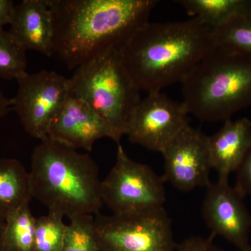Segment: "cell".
I'll list each match as a JSON object with an SVG mask.
<instances>
[{
  "instance_id": "cell-3",
  "label": "cell",
  "mask_w": 251,
  "mask_h": 251,
  "mask_svg": "<svg viewBox=\"0 0 251 251\" xmlns=\"http://www.w3.org/2000/svg\"><path fill=\"white\" fill-rule=\"evenodd\" d=\"M41 141L31 154L33 198L69 219L99 214L103 203L94 160L49 138Z\"/></svg>"
},
{
  "instance_id": "cell-8",
  "label": "cell",
  "mask_w": 251,
  "mask_h": 251,
  "mask_svg": "<svg viewBox=\"0 0 251 251\" xmlns=\"http://www.w3.org/2000/svg\"><path fill=\"white\" fill-rule=\"evenodd\" d=\"M18 90L11 99L25 130L33 138H48L51 122L72 88L70 79L42 70L18 79Z\"/></svg>"
},
{
  "instance_id": "cell-21",
  "label": "cell",
  "mask_w": 251,
  "mask_h": 251,
  "mask_svg": "<svg viewBox=\"0 0 251 251\" xmlns=\"http://www.w3.org/2000/svg\"><path fill=\"white\" fill-rule=\"evenodd\" d=\"M69 220L61 251H103L94 230L93 216H75Z\"/></svg>"
},
{
  "instance_id": "cell-2",
  "label": "cell",
  "mask_w": 251,
  "mask_h": 251,
  "mask_svg": "<svg viewBox=\"0 0 251 251\" xmlns=\"http://www.w3.org/2000/svg\"><path fill=\"white\" fill-rule=\"evenodd\" d=\"M214 46L212 29L191 18L147 23L133 34L120 54L135 85L150 93L181 83Z\"/></svg>"
},
{
  "instance_id": "cell-20",
  "label": "cell",
  "mask_w": 251,
  "mask_h": 251,
  "mask_svg": "<svg viewBox=\"0 0 251 251\" xmlns=\"http://www.w3.org/2000/svg\"><path fill=\"white\" fill-rule=\"evenodd\" d=\"M67 225L64 216L49 211L36 219L35 251H61L67 234Z\"/></svg>"
},
{
  "instance_id": "cell-26",
  "label": "cell",
  "mask_w": 251,
  "mask_h": 251,
  "mask_svg": "<svg viewBox=\"0 0 251 251\" xmlns=\"http://www.w3.org/2000/svg\"><path fill=\"white\" fill-rule=\"evenodd\" d=\"M5 219L0 214V249H1V244H2L3 233L5 227Z\"/></svg>"
},
{
  "instance_id": "cell-17",
  "label": "cell",
  "mask_w": 251,
  "mask_h": 251,
  "mask_svg": "<svg viewBox=\"0 0 251 251\" xmlns=\"http://www.w3.org/2000/svg\"><path fill=\"white\" fill-rule=\"evenodd\" d=\"M35 224L29 204L9 214L5 220L1 250L35 251Z\"/></svg>"
},
{
  "instance_id": "cell-13",
  "label": "cell",
  "mask_w": 251,
  "mask_h": 251,
  "mask_svg": "<svg viewBox=\"0 0 251 251\" xmlns=\"http://www.w3.org/2000/svg\"><path fill=\"white\" fill-rule=\"evenodd\" d=\"M9 32L26 50L53 55L54 23L49 0H24L16 5Z\"/></svg>"
},
{
  "instance_id": "cell-23",
  "label": "cell",
  "mask_w": 251,
  "mask_h": 251,
  "mask_svg": "<svg viewBox=\"0 0 251 251\" xmlns=\"http://www.w3.org/2000/svg\"><path fill=\"white\" fill-rule=\"evenodd\" d=\"M236 173L234 187L244 198L251 196V147Z\"/></svg>"
},
{
  "instance_id": "cell-14",
  "label": "cell",
  "mask_w": 251,
  "mask_h": 251,
  "mask_svg": "<svg viewBox=\"0 0 251 251\" xmlns=\"http://www.w3.org/2000/svg\"><path fill=\"white\" fill-rule=\"evenodd\" d=\"M211 169L219 179L229 180L251 147V121L247 117L228 120L216 133L207 136Z\"/></svg>"
},
{
  "instance_id": "cell-15",
  "label": "cell",
  "mask_w": 251,
  "mask_h": 251,
  "mask_svg": "<svg viewBox=\"0 0 251 251\" xmlns=\"http://www.w3.org/2000/svg\"><path fill=\"white\" fill-rule=\"evenodd\" d=\"M32 198L29 172L17 159H0V214L6 219Z\"/></svg>"
},
{
  "instance_id": "cell-5",
  "label": "cell",
  "mask_w": 251,
  "mask_h": 251,
  "mask_svg": "<svg viewBox=\"0 0 251 251\" xmlns=\"http://www.w3.org/2000/svg\"><path fill=\"white\" fill-rule=\"evenodd\" d=\"M70 80L72 90L106 122L120 144L130 112L141 100L120 50L107 51L85 63L75 69Z\"/></svg>"
},
{
  "instance_id": "cell-10",
  "label": "cell",
  "mask_w": 251,
  "mask_h": 251,
  "mask_svg": "<svg viewBox=\"0 0 251 251\" xmlns=\"http://www.w3.org/2000/svg\"><path fill=\"white\" fill-rule=\"evenodd\" d=\"M164 182L181 191L211 184V169L207 136L188 125L163 150Z\"/></svg>"
},
{
  "instance_id": "cell-4",
  "label": "cell",
  "mask_w": 251,
  "mask_h": 251,
  "mask_svg": "<svg viewBox=\"0 0 251 251\" xmlns=\"http://www.w3.org/2000/svg\"><path fill=\"white\" fill-rule=\"evenodd\" d=\"M184 106L203 122H226L251 105V55L215 45L182 82Z\"/></svg>"
},
{
  "instance_id": "cell-19",
  "label": "cell",
  "mask_w": 251,
  "mask_h": 251,
  "mask_svg": "<svg viewBox=\"0 0 251 251\" xmlns=\"http://www.w3.org/2000/svg\"><path fill=\"white\" fill-rule=\"evenodd\" d=\"M26 51L9 31H0V78L17 80L27 74Z\"/></svg>"
},
{
  "instance_id": "cell-6",
  "label": "cell",
  "mask_w": 251,
  "mask_h": 251,
  "mask_svg": "<svg viewBox=\"0 0 251 251\" xmlns=\"http://www.w3.org/2000/svg\"><path fill=\"white\" fill-rule=\"evenodd\" d=\"M164 183L151 167L133 161L118 144L115 165L100 184L102 201L117 215L155 210L166 202Z\"/></svg>"
},
{
  "instance_id": "cell-22",
  "label": "cell",
  "mask_w": 251,
  "mask_h": 251,
  "mask_svg": "<svg viewBox=\"0 0 251 251\" xmlns=\"http://www.w3.org/2000/svg\"><path fill=\"white\" fill-rule=\"evenodd\" d=\"M216 236L211 234L208 237H190L177 244L175 251H226L214 242Z\"/></svg>"
},
{
  "instance_id": "cell-9",
  "label": "cell",
  "mask_w": 251,
  "mask_h": 251,
  "mask_svg": "<svg viewBox=\"0 0 251 251\" xmlns=\"http://www.w3.org/2000/svg\"><path fill=\"white\" fill-rule=\"evenodd\" d=\"M186 107L161 92L148 93L130 112L125 135L132 143L163 152L188 125Z\"/></svg>"
},
{
  "instance_id": "cell-24",
  "label": "cell",
  "mask_w": 251,
  "mask_h": 251,
  "mask_svg": "<svg viewBox=\"0 0 251 251\" xmlns=\"http://www.w3.org/2000/svg\"><path fill=\"white\" fill-rule=\"evenodd\" d=\"M15 5L12 0H0V31L6 25L11 24L14 17Z\"/></svg>"
},
{
  "instance_id": "cell-11",
  "label": "cell",
  "mask_w": 251,
  "mask_h": 251,
  "mask_svg": "<svg viewBox=\"0 0 251 251\" xmlns=\"http://www.w3.org/2000/svg\"><path fill=\"white\" fill-rule=\"evenodd\" d=\"M244 198L229 180H218L206 187L203 218L211 234L221 236L240 251H251V214Z\"/></svg>"
},
{
  "instance_id": "cell-1",
  "label": "cell",
  "mask_w": 251,
  "mask_h": 251,
  "mask_svg": "<svg viewBox=\"0 0 251 251\" xmlns=\"http://www.w3.org/2000/svg\"><path fill=\"white\" fill-rule=\"evenodd\" d=\"M156 0H49L54 54L70 71L100 54L121 50L150 22Z\"/></svg>"
},
{
  "instance_id": "cell-25",
  "label": "cell",
  "mask_w": 251,
  "mask_h": 251,
  "mask_svg": "<svg viewBox=\"0 0 251 251\" xmlns=\"http://www.w3.org/2000/svg\"><path fill=\"white\" fill-rule=\"evenodd\" d=\"M12 102L8 99L0 90V120L3 118L9 112Z\"/></svg>"
},
{
  "instance_id": "cell-16",
  "label": "cell",
  "mask_w": 251,
  "mask_h": 251,
  "mask_svg": "<svg viewBox=\"0 0 251 251\" xmlns=\"http://www.w3.org/2000/svg\"><path fill=\"white\" fill-rule=\"evenodd\" d=\"M191 18L211 29L221 27L242 15L251 14V0H179Z\"/></svg>"
},
{
  "instance_id": "cell-7",
  "label": "cell",
  "mask_w": 251,
  "mask_h": 251,
  "mask_svg": "<svg viewBox=\"0 0 251 251\" xmlns=\"http://www.w3.org/2000/svg\"><path fill=\"white\" fill-rule=\"evenodd\" d=\"M94 227L103 251H175L177 246L164 207L143 214H99Z\"/></svg>"
},
{
  "instance_id": "cell-12",
  "label": "cell",
  "mask_w": 251,
  "mask_h": 251,
  "mask_svg": "<svg viewBox=\"0 0 251 251\" xmlns=\"http://www.w3.org/2000/svg\"><path fill=\"white\" fill-rule=\"evenodd\" d=\"M48 138L74 150L87 151L101 138H110L117 143L110 126L72 88L50 125Z\"/></svg>"
},
{
  "instance_id": "cell-27",
  "label": "cell",
  "mask_w": 251,
  "mask_h": 251,
  "mask_svg": "<svg viewBox=\"0 0 251 251\" xmlns=\"http://www.w3.org/2000/svg\"><path fill=\"white\" fill-rule=\"evenodd\" d=\"M0 251H3L2 250H1V249H0Z\"/></svg>"
},
{
  "instance_id": "cell-18",
  "label": "cell",
  "mask_w": 251,
  "mask_h": 251,
  "mask_svg": "<svg viewBox=\"0 0 251 251\" xmlns=\"http://www.w3.org/2000/svg\"><path fill=\"white\" fill-rule=\"evenodd\" d=\"M212 31L215 45L251 55V14L238 16Z\"/></svg>"
}]
</instances>
